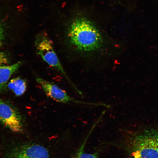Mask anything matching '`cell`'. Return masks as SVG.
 I'll return each mask as SVG.
<instances>
[{
	"label": "cell",
	"mask_w": 158,
	"mask_h": 158,
	"mask_svg": "<svg viewBox=\"0 0 158 158\" xmlns=\"http://www.w3.org/2000/svg\"><path fill=\"white\" fill-rule=\"evenodd\" d=\"M4 31L3 29L0 25V46L1 44L4 39Z\"/></svg>",
	"instance_id": "obj_11"
},
{
	"label": "cell",
	"mask_w": 158,
	"mask_h": 158,
	"mask_svg": "<svg viewBox=\"0 0 158 158\" xmlns=\"http://www.w3.org/2000/svg\"><path fill=\"white\" fill-rule=\"evenodd\" d=\"M0 121L13 132L23 131V122L20 113L12 105L0 98Z\"/></svg>",
	"instance_id": "obj_4"
},
{
	"label": "cell",
	"mask_w": 158,
	"mask_h": 158,
	"mask_svg": "<svg viewBox=\"0 0 158 158\" xmlns=\"http://www.w3.org/2000/svg\"><path fill=\"white\" fill-rule=\"evenodd\" d=\"M124 142L132 158H158V129L146 130Z\"/></svg>",
	"instance_id": "obj_2"
},
{
	"label": "cell",
	"mask_w": 158,
	"mask_h": 158,
	"mask_svg": "<svg viewBox=\"0 0 158 158\" xmlns=\"http://www.w3.org/2000/svg\"><path fill=\"white\" fill-rule=\"evenodd\" d=\"M35 44L37 53L42 59L49 65L59 71L68 80L49 38L46 35H39L36 38Z\"/></svg>",
	"instance_id": "obj_3"
},
{
	"label": "cell",
	"mask_w": 158,
	"mask_h": 158,
	"mask_svg": "<svg viewBox=\"0 0 158 158\" xmlns=\"http://www.w3.org/2000/svg\"><path fill=\"white\" fill-rule=\"evenodd\" d=\"M22 63V61H19L10 65H0V93L6 90L8 80Z\"/></svg>",
	"instance_id": "obj_7"
},
{
	"label": "cell",
	"mask_w": 158,
	"mask_h": 158,
	"mask_svg": "<svg viewBox=\"0 0 158 158\" xmlns=\"http://www.w3.org/2000/svg\"><path fill=\"white\" fill-rule=\"evenodd\" d=\"M36 80L46 95L57 102L63 103L81 102L69 96L65 91L53 83L40 78H36Z\"/></svg>",
	"instance_id": "obj_5"
},
{
	"label": "cell",
	"mask_w": 158,
	"mask_h": 158,
	"mask_svg": "<svg viewBox=\"0 0 158 158\" xmlns=\"http://www.w3.org/2000/svg\"><path fill=\"white\" fill-rule=\"evenodd\" d=\"M8 59L6 54L0 51V65H8Z\"/></svg>",
	"instance_id": "obj_10"
},
{
	"label": "cell",
	"mask_w": 158,
	"mask_h": 158,
	"mask_svg": "<svg viewBox=\"0 0 158 158\" xmlns=\"http://www.w3.org/2000/svg\"><path fill=\"white\" fill-rule=\"evenodd\" d=\"M68 37L77 50L85 53L97 50L101 46L102 38L99 30L89 20L84 17L75 19L70 25Z\"/></svg>",
	"instance_id": "obj_1"
},
{
	"label": "cell",
	"mask_w": 158,
	"mask_h": 158,
	"mask_svg": "<svg viewBox=\"0 0 158 158\" xmlns=\"http://www.w3.org/2000/svg\"><path fill=\"white\" fill-rule=\"evenodd\" d=\"M85 144V142L81 146L73 158H99L97 153H90L84 152Z\"/></svg>",
	"instance_id": "obj_9"
},
{
	"label": "cell",
	"mask_w": 158,
	"mask_h": 158,
	"mask_svg": "<svg viewBox=\"0 0 158 158\" xmlns=\"http://www.w3.org/2000/svg\"><path fill=\"white\" fill-rule=\"evenodd\" d=\"M7 87L16 95L20 96L26 90L27 83L25 79L17 77L11 79L8 83Z\"/></svg>",
	"instance_id": "obj_8"
},
{
	"label": "cell",
	"mask_w": 158,
	"mask_h": 158,
	"mask_svg": "<svg viewBox=\"0 0 158 158\" xmlns=\"http://www.w3.org/2000/svg\"><path fill=\"white\" fill-rule=\"evenodd\" d=\"M16 157L8 154L4 158H49L48 152L44 147L34 144L28 146L21 149Z\"/></svg>",
	"instance_id": "obj_6"
}]
</instances>
